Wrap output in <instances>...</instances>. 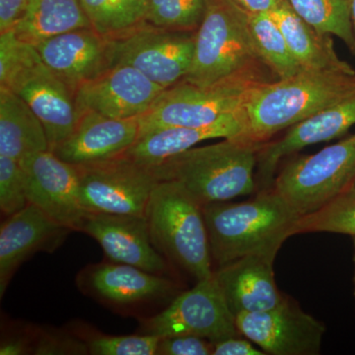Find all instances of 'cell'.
<instances>
[{
    "mask_svg": "<svg viewBox=\"0 0 355 355\" xmlns=\"http://www.w3.org/2000/svg\"><path fill=\"white\" fill-rule=\"evenodd\" d=\"M207 0H146V22L170 30L197 31Z\"/></svg>",
    "mask_w": 355,
    "mask_h": 355,
    "instance_id": "30",
    "label": "cell"
},
{
    "mask_svg": "<svg viewBox=\"0 0 355 355\" xmlns=\"http://www.w3.org/2000/svg\"><path fill=\"white\" fill-rule=\"evenodd\" d=\"M352 263H354V277H352V284H354V299L355 307V238H352Z\"/></svg>",
    "mask_w": 355,
    "mask_h": 355,
    "instance_id": "39",
    "label": "cell"
},
{
    "mask_svg": "<svg viewBox=\"0 0 355 355\" xmlns=\"http://www.w3.org/2000/svg\"><path fill=\"white\" fill-rule=\"evenodd\" d=\"M91 27L83 0H30L14 28L18 38L37 46L58 35Z\"/></svg>",
    "mask_w": 355,
    "mask_h": 355,
    "instance_id": "25",
    "label": "cell"
},
{
    "mask_svg": "<svg viewBox=\"0 0 355 355\" xmlns=\"http://www.w3.org/2000/svg\"><path fill=\"white\" fill-rule=\"evenodd\" d=\"M19 162L28 202L58 223L80 232L88 211L81 202L78 167L64 162L51 150L32 154Z\"/></svg>",
    "mask_w": 355,
    "mask_h": 355,
    "instance_id": "13",
    "label": "cell"
},
{
    "mask_svg": "<svg viewBox=\"0 0 355 355\" xmlns=\"http://www.w3.org/2000/svg\"><path fill=\"white\" fill-rule=\"evenodd\" d=\"M350 191H354L355 193V183L354 184V186H352V190Z\"/></svg>",
    "mask_w": 355,
    "mask_h": 355,
    "instance_id": "41",
    "label": "cell"
},
{
    "mask_svg": "<svg viewBox=\"0 0 355 355\" xmlns=\"http://www.w3.org/2000/svg\"><path fill=\"white\" fill-rule=\"evenodd\" d=\"M261 83L238 81L200 87L186 81L166 88L139 118V135L168 127L203 128L242 109L250 91Z\"/></svg>",
    "mask_w": 355,
    "mask_h": 355,
    "instance_id": "8",
    "label": "cell"
},
{
    "mask_svg": "<svg viewBox=\"0 0 355 355\" xmlns=\"http://www.w3.org/2000/svg\"><path fill=\"white\" fill-rule=\"evenodd\" d=\"M71 229L51 218L38 207L28 203L9 216L0 229V295H4L17 268L39 251L57 249Z\"/></svg>",
    "mask_w": 355,
    "mask_h": 355,
    "instance_id": "20",
    "label": "cell"
},
{
    "mask_svg": "<svg viewBox=\"0 0 355 355\" xmlns=\"http://www.w3.org/2000/svg\"><path fill=\"white\" fill-rule=\"evenodd\" d=\"M235 320L240 334L266 354H321L326 326L289 296L272 309L242 313Z\"/></svg>",
    "mask_w": 355,
    "mask_h": 355,
    "instance_id": "12",
    "label": "cell"
},
{
    "mask_svg": "<svg viewBox=\"0 0 355 355\" xmlns=\"http://www.w3.org/2000/svg\"><path fill=\"white\" fill-rule=\"evenodd\" d=\"M91 27L106 38L146 22V0H83Z\"/></svg>",
    "mask_w": 355,
    "mask_h": 355,
    "instance_id": "28",
    "label": "cell"
},
{
    "mask_svg": "<svg viewBox=\"0 0 355 355\" xmlns=\"http://www.w3.org/2000/svg\"><path fill=\"white\" fill-rule=\"evenodd\" d=\"M141 331L159 338L196 336L212 343L242 336L214 275L177 294L167 308L142 322Z\"/></svg>",
    "mask_w": 355,
    "mask_h": 355,
    "instance_id": "11",
    "label": "cell"
},
{
    "mask_svg": "<svg viewBox=\"0 0 355 355\" xmlns=\"http://www.w3.org/2000/svg\"><path fill=\"white\" fill-rule=\"evenodd\" d=\"M246 15L270 13L286 0H229Z\"/></svg>",
    "mask_w": 355,
    "mask_h": 355,
    "instance_id": "38",
    "label": "cell"
},
{
    "mask_svg": "<svg viewBox=\"0 0 355 355\" xmlns=\"http://www.w3.org/2000/svg\"><path fill=\"white\" fill-rule=\"evenodd\" d=\"M355 94V73L303 70L291 78L254 86L242 107L244 133L263 144L313 114Z\"/></svg>",
    "mask_w": 355,
    "mask_h": 355,
    "instance_id": "1",
    "label": "cell"
},
{
    "mask_svg": "<svg viewBox=\"0 0 355 355\" xmlns=\"http://www.w3.org/2000/svg\"><path fill=\"white\" fill-rule=\"evenodd\" d=\"M305 233H334L355 238V193L347 191L317 211L301 216L292 236Z\"/></svg>",
    "mask_w": 355,
    "mask_h": 355,
    "instance_id": "29",
    "label": "cell"
},
{
    "mask_svg": "<svg viewBox=\"0 0 355 355\" xmlns=\"http://www.w3.org/2000/svg\"><path fill=\"white\" fill-rule=\"evenodd\" d=\"M48 150V137L38 116L22 98L0 86V155L21 161Z\"/></svg>",
    "mask_w": 355,
    "mask_h": 355,
    "instance_id": "24",
    "label": "cell"
},
{
    "mask_svg": "<svg viewBox=\"0 0 355 355\" xmlns=\"http://www.w3.org/2000/svg\"><path fill=\"white\" fill-rule=\"evenodd\" d=\"M154 247L196 282L214 275L202 205L178 182L160 181L146 211Z\"/></svg>",
    "mask_w": 355,
    "mask_h": 355,
    "instance_id": "6",
    "label": "cell"
},
{
    "mask_svg": "<svg viewBox=\"0 0 355 355\" xmlns=\"http://www.w3.org/2000/svg\"><path fill=\"white\" fill-rule=\"evenodd\" d=\"M33 354H89L87 345L79 336L46 333L35 329Z\"/></svg>",
    "mask_w": 355,
    "mask_h": 355,
    "instance_id": "33",
    "label": "cell"
},
{
    "mask_svg": "<svg viewBox=\"0 0 355 355\" xmlns=\"http://www.w3.org/2000/svg\"><path fill=\"white\" fill-rule=\"evenodd\" d=\"M277 80L261 60L248 25V15L229 0H207L196 31L191 69L184 81L200 87L249 81Z\"/></svg>",
    "mask_w": 355,
    "mask_h": 355,
    "instance_id": "2",
    "label": "cell"
},
{
    "mask_svg": "<svg viewBox=\"0 0 355 355\" xmlns=\"http://www.w3.org/2000/svg\"><path fill=\"white\" fill-rule=\"evenodd\" d=\"M202 205L212 263L217 268L263 250L279 248L301 216L275 189L242 202Z\"/></svg>",
    "mask_w": 355,
    "mask_h": 355,
    "instance_id": "3",
    "label": "cell"
},
{
    "mask_svg": "<svg viewBox=\"0 0 355 355\" xmlns=\"http://www.w3.org/2000/svg\"><path fill=\"white\" fill-rule=\"evenodd\" d=\"M261 146L239 135L193 147L154 168L160 181L178 182L202 205L227 202L258 191L256 168Z\"/></svg>",
    "mask_w": 355,
    "mask_h": 355,
    "instance_id": "4",
    "label": "cell"
},
{
    "mask_svg": "<svg viewBox=\"0 0 355 355\" xmlns=\"http://www.w3.org/2000/svg\"><path fill=\"white\" fill-rule=\"evenodd\" d=\"M240 336H232L214 343L212 355H266V352L254 347L251 340H245Z\"/></svg>",
    "mask_w": 355,
    "mask_h": 355,
    "instance_id": "35",
    "label": "cell"
},
{
    "mask_svg": "<svg viewBox=\"0 0 355 355\" xmlns=\"http://www.w3.org/2000/svg\"><path fill=\"white\" fill-rule=\"evenodd\" d=\"M163 90L135 67L118 64L79 86L76 102L78 113L94 112L123 120L146 113Z\"/></svg>",
    "mask_w": 355,
    "mask_h": 355,
    "instance_id": "15",
    "label": "cell"
},
{
    "mask_svg": "<svg viewBox=\"0 0 355 355\" xmlns=\"http://www.w3.org/2000/svg\"><path fill=\"white\" fill-rule=\"evenodd\" d=\"M214 343L196 336H170L160 338L158 355H212Z\"/></svg>",
    "mask_w": 355,
    "mask_h": 355,
    "instance_id": "34",
    "label": "cell"
},
{
    "mask_svg": "<svg viewBox=\"0 0 355 355\" xmlns=\"http://www.w3.org/2000/svg\"><path fill=\"white\" fill-rule=\"evenodd\" d=\"M244 130L241 109L207 127H168L144 133L125 155L139 164L155 166L207 140L239 137Z\"/></svg>",
    "mask_w": 355,
    "mask_h": 355,
    "instance_id": "22",
    "label": "cell"
},
{
    "mask_svg": "<svg viewBox=\"0 0 355 355\" xmlns=\"http://www.w3.org/2000/svg\"><path fill=\"white\" fill-rule=\"evenodd\" d=\"M77 284L100 302L121 309L166 300L177 291V284L166 275L114 261L84 268Z\"/></svg>",
    "mask_w": 355,
    "mask_h": 355,
    "instance_id": "16",
    "label": "cell"
},
{
    "mask_svg": "<svg viewBox=\"0 0 355 355\" xmlns=\"http://www.w3.org/2000/svg\"><path fill=\"white\" fill-rule=\"evenodd\" d=\"M25 175L19 161L0 155V209L7 217L27 207Z\"/></svg>",
    "mask_w": 355,
    "mask_h": 355,
    "instance_id": "32",
    "label": "cell"
},
{
    "mask_svg": "<svg viewBox=\"0 0 355 355\" xmlns=\"http://www.w3.org/2000/svg\"><path fill=\"white\" fill-rule=\"evenodd\" d=\"M35 46L44 64L74 93L112 67L110 40L92 27L58 35Z\"/></svg>",
    "mask_w": 355,
    "mask_h": 355,
    "instance_id": "19",
    "label": "cell"
},
{
    "mask_svg": "<svg viewBox=\"0 0 355 355\" xmlns=\"http://www.w3.org/2000/svg\"><path fill=\"white\" fill-rule=\"evenodd\" d=\"M0 86L22 98L43 123L50 150L73 132L79 119L76 93L43 62L34 44L15 30L0 33Z\"/></svg>",
    "mask_w": 355,
    "mask_h": 355,
    "instance_id": "5",
    "label": "cell"
},
{
    "mask_svg": "<svg viewBox=\"0 0 355 355\" xmlns=\"http://www.w3.org/2000/svg\"><path fill=\"white\" fill-rule=\"evenodd\" d=\"M35 342V329L8 336L2 340L0 347L1 355H23L32 354Z\"/></svg>",
    "mask_w": 355,
    "mask_h": 355,
    "instance_id": "37",
    "label": "cell"
},
{
    "mask_svg": "<svg viewBox=\"0 0 355 355\" xmlns=\"http://www.w3.org/2000/svg\"><path fill=\"white\" fill-rule=\"evenodd\" d=\"M80 232L99 243L109 260L166 275L169 263L151 241L146 216L88 212Z\"/></svg>",
    "mask_w": 355,
    "mask_h": 355,
    "instance_id": "18",
    "label": "cell"
},
{
    "mask_svg": "<svg viewBox=\"0 0 355 355\" xmlns=\"http://www.w3.org/2000/svg\"><path fill=\"white\" fill-rule=\"evenodd\" d=\"M270 13L303 69L355 73L352 65L338 57L331 35L318 31L308 24L291 8L287 0Z\"/></svg>",
    "mask_w": 355,
    "mask_h": 355,
    "instance_id": "23",
    "label": "cell"
},
{
    "mask_svg": "<svg viewBox=\"0 0 355 355\" xmlns=\"http://www.w3.org/2000/svg\"><path fill=\"white\" fill-rule=\"evenodd\" d=\"M30 0H0V33L13 29L22 19Z\"/></svg>",
    "mask_w": 355,
    "mask_h": 355,
    "instance_id": "36",
    "label": "cell"
},
{
    "mask_svg": "<svg viewBox=\"0 0 355 355\" xmlns=\"http://www.w3.org/2000/svg\"><path fill=\"white\" fill-rule=\"evenodd\" d=\"M308 24L336 36L355 55V35L350 19V0H287Z\"/></svg>",
    "mask_w": 355,
    "mask_h": 355,
    "instance_id": "27",
    "label": "cell"
},
{
    "mask_svg": "<svg viewBox=\"0 0 355 355\" xmlns=\"http://www.w3.org/2000/svg\"><path fill=\"white\" fill-rule=\"evenodd\" d=\"M350 19H352L355 35V0H350Z\"/></svg>",
    "mask_w": 355,
    "mask_h": 355,
    "instance_id": "40",
    "label": "cell"
},
{
    "mask_svg": "<svg viewBox=\"0 0 355 355\" xmlns=\"http://www.w3.org/2000/svg\"><path fill=\"white\" fill-rule=\"evenodd\" d=\"M248 25L259 55L277 80L291 78L304 70L292 55L270 13L248 16Z\"/></svg>",
    "mask_w": 355,
    "mask_h": 355,
    "instance_id": "26",
    "label": "cell"
},
{
    "mask_svg": "<svg viewBox=\"0 0 355 355\" xmlns=\"http://www.w3.org/2000/svg\"><path fill=\"white\" fill-rule=\"evenodd\" d=\"M137 118L119 120L94 112H81L73 132L53 153L76 166L119 157L139 139Z\"/></svg>",
    "mask_w": 355,
    "mask_h": 355,
    "instance_id": "21",
    "label": "cell"
},
{
    "mask_svg": "<svg viewBox=\"0 0 355 355\" xmlns=\"http://www.w3.org/2000/svg\"><path fill=\"white\" fill-rule=\"evenodd\" d=\"M77 167L81 202L88 212L146 216L151 193L160 182L154 166L139 164L123 154Z\"/></svg>",
    "mask_w": 355,
    "mask_h": 355,
    "instance_id": "10",
    "label": "cell"
},
{
    "mask_svg": "<svg viewBox=\"0 0 355 355\" xmlns=\"http://www.w3.org/2000/svg\"><path fill=\"white\" fill-rule=\"evenodd\" d=\"M355 125V94L313 114L279 139L261 144L257 160L258 191L270 190L282 161L303 148L343 137Z\"/></svg>",
    "mask_w": 355,
    "mask_h": 355,
    "instance_id": "14",
    "label": "cell"
},
{
    "mask_svg": "<svg viewBox=\"0 0 355 355\" xmlns=\"http://www.w3.org/2000/svg\"><path fill=\"white\" fill-rule=\"evenodd\" d=\"M354 183L355 135L292 159L277 173L272 188L303 216L349 191Z\"/></svg>",
    "mask_w": 355,
    "mask_h": 355,
    "instance_id": "7",
    "label": "cell"
},
{
    "mask_svg": "<svg viewBox=\"0 0 355 355\" xmlns=\"http://www.w3.org/2000/svg\"><path fill=\"white\" fill-rule=\"evenodd\" d=\"M109 40L112 67L130 65L166 89L186 78L193 62L196 31L144 22Z\"/></svg>",
    "mask_w": 355,
    "mask_h": 355,
    "instance_id": "9",
    "label": "cell"
},
{
    "mask_svg": "<svg viewBox=\"0 0 355 355\" xmlns=\"http://www.w3.org/2000/svg\"><path fill=\"white\" fill-rule=\"evenodd\" d=\"M279 248L241 257L214 270V279L234 316L277 307L284 295L275 282V258Z\"/></svg>",
    "mask_w": 355,
    "mask_h": 355,
    "instance_id": "17",
    "label": "cell"
},
{
    "mask_svg": "<svg viewBox=\"0 0 355 355\" xmlns=\"http://www.w3.org/2000/svg\"><path fill=\"white\" fill-rule=\"evenodd\" d=\"M93 355H153L158 349L159 336L153 335L109 336L85 334L79 336Z\"/></svg>",
    "mask_w": 355,
    "mask_h": 355,
    "instance_id": "31",
    "label": "cell"
}]
</instances>
